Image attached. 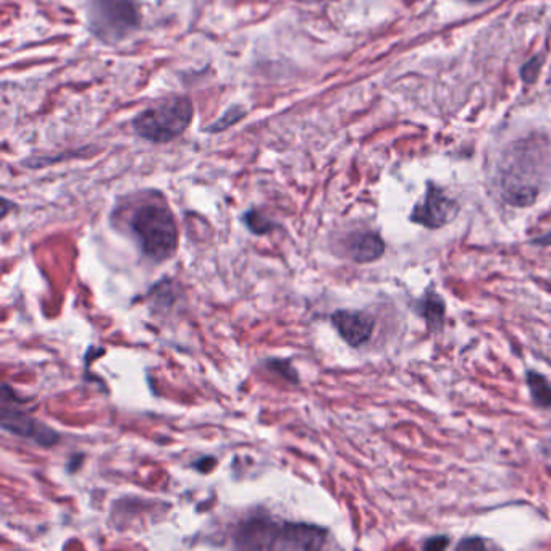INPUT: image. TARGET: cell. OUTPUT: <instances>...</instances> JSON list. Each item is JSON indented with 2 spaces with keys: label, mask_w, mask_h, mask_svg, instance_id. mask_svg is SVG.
<instances>
[{
  "label": "cell",
  "mask_w": 551,
  "mask_h": 551,
  "mask_svg": "<svg viewBox=\"0 0 551 551\" xmlns=\"http://www.w3.org/2000/svg\"><path fill=\"white\" fill-rule=\"evenodd\" d=\"M327 535L319 525L258 515L238 524L231 540L238 550H320Z\"/></svg>",
  "instance_id": "cell-1"
},
{
  "label": "cell",
  "mask_w": 551,
  "mask_h": 551,
  "mask_svg": "<svg viewBox=\"0 0 551 551\" xmlns=\"http://www.w3.org/2000/svg\"><path fill=\"white\" fill-rule=\"evenodd\" d=\"M130 230L152 262H165L177 252V222L167 205L149 203L138 207L130 219Z\"/></svg>",
  "instance_id": "cell-2"
},
{
  "label": "cell",
  "mask_w": 551,
  "mask_h": 551,
  "mask_svg": "<svg viewBox=\"0 0 551 551\" xmlns=\"http://www.w3.org/2000/svg\"><path fill=\"white\" fill-rule=\"evenodd\" d=\"M193 104L185 96H170L134 116L133 128L146 141L164 144L185 133L193 120Z\"/></svg>",
  "instance_id": "cell-3"
},
{
  "label": "cell",
  "mask_w": 551,
  "mask_h": 551,
  "mask_svg": "<svg viewBox=\"0 0 551 551\" xmlns=\"http://www.w3.org/2000/svg\"><path fill=\"white\" fill-rule=\"evenodd\" d=\"M89 28L102 43L124 41L141 23L133 0H89Z\"/></svg>",
  "instance_id": "cell-4"
},
{
  "label": "cell",
  "mask_w": 551,
  "mask_h": 551,
  "mask_svg": "<svg viewBox=\"0 0 551 551\" xmlns=\"http://www.w3.org/2000/svg\"><path fill=\"white\" fill-rule=\"evenodd\" d=\"M2 398L12 403V406H9V403L2 401L0 408V426L5 432L29 440L41 448H52L55 444L60 443L62 436L55 428L47 426L43 420L33 418L28 411L17 408V395L15 391L10 390L7 383H4L2 387Z\"/></svg>",
  "instance_id": "cell-5"
},
{
  "label": "cell",
  "mask_w": 551,
  "mask_h": 551,
  "mask_svg": "<svg viewBox=\"0 0 551 551\" xmlns=\"http://www.w3.org/2000/svg\"><path fill=\"white\" fill-rule=\"evenodd\" d=\"M456 213L458 204L453 199L444 195L440 188L428 185L426 197L414 207L411 220L427 228H442L443 225L453 220Z\"/></svg>",
  "instance_id": "cell-6"
},
{
  "label": "cell",
  "mask_w": 551,
  "mask_h": 551,
  "mask_svg": "<svg viewBox=\"0 0 551 551\" xmlns=\"http://www.w3.org/2000/svg\"><path fill=\"white\" fill-rule=\"evenodd\" d=\"M330 320L337 329L338 335L343 338L349 347H363L372 337L375 320L365 312L341 309L333 312Z\"/></svg>",
  "instance_id": "cell-7"
},
{
  "label": "cell",
  "mask_w": 551,
  "mask_h": 551,
  "mask_svg": "<svg viewBox=\"0 0 551 551\" xmlns=\"http://www.w3.org/2000/svg\"><path fill=\"white\" fill-rule=\"evenodd\" d=\"M385 252V243L380 235L373 231H365L353 236L347 243V254L357 264H369L380 259Z\"/></svg>",
  "instance_id": "cell-8"
},
{
  "label": "cell",
  "mask_w": 551,
  "mask_h": 551,
  "mask_svg": "<svg viewBox=\"0 0 551 551\" xmlns=\"http://www.w3.org/2000/svg\"><path fill=\"white\" fill-rule=\"evenodd\" d=\"M418 314L426 320L430 330H440L444 323V301L435 291H427L419 301Z\"/></svg>",
  "instance_id": "cell-9"
},
{
  "label": "cell",
  "mask_w": 551,
  "mask_h": 551,
  "mask_svg": "<svg viewBox=\"0 0 551 551\" xmlns=\"http://www.w3.org/2000/svg\"><path fill=\"white\" fill-rule=\"evenodd\" d=\"M527 387L539 408H551V383L537 372H527Z\"/></svg>",
  "instance_id": "cell-10"
},
{
  "label": "cell",
  "mask_w": 551,
  "mask_h": 551,
  "mask_svg": "<svg viewBox=\"0 0 551 551\" xmlns=\"http://www.w3.org/2000/svg\"><path fill=\"white\" fill-rule=\"evenodd\" d=\"M244 223L248 227V230L254 235H267L270 231L274 230V222L268 220L264 213L258 212V211H249L244 213Z\"/></svg>",
  "instance_id": "cell-11"
},
{
  "label": "cell",
  "mask_w": 551,
  "mask_h": 551,
  "mask_svg": "<svg viewBox=\"0 0 551 551\" xmlns=\"http://www.w3.org/2000/svg\"><path fill=\"white\" fill-rule=\"evenodd\" d=\"M483 548H487V545L479 537H467L458 545V550H483Z\"/></svg>",
  "instance_id": "cell-12"
},
{
  "label": "cell",
  "mask_w": 551,
  "mask_h": 551,
  "mask_svg": "<svg viewBox=\"0 0 551 551\" xmlns=\"http://www.w3.org/2000/svg\"><path fill=\"white\" fill-rule=\"evenodd\" d=\"M448 537H444V535H440V537H434V539H428L422 547H424V550H443L448 547Z\"/></svg>",
  "instance_id": "cell-13"
},
{
  "label": "cell",
  "mask_w": 551,
  "mask_h": 551,
  "mask_svg": "<svg viewBox=\"0 0 551 551\" xmlns=\"http://www.w3.org/2000/svg\"><path fill=\"white\" fill-rule=\"evenodd\" d=\"M533 244H539V246H551V233L543 235L540 238H535L532 241Z\"/></svg>",
  "instance_id": "cell-14"
},
{
  "label": "cell",
  "mask_w": 551,
  "mask_h": 551,
  "mask_svg": "<svg viewBox=\"0 0 551 551\" xmlns=\"http://www.w3.org/2000/svg\"><path fill=\"white\" fill-rule=\"evenodd\" d=\"M466 2H475V4H479V2H485V0H466Z\"/></svg>",
  "instance_id": "cell-15"
}]
</instances>
